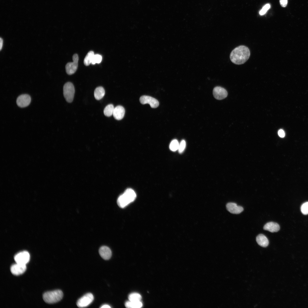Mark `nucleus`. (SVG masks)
<instances>
[{"label": "nucleus", "mask_w": 308, "mask_h": 308, "mask_svg": "<svg viewBox=\"0 0 308 308\" xmlns=\"http://www.w3.org/2000/svg\"><path fill=\"white\" fill-rule=\"evenodd\" d=\"M250 52L249 48L244 45L239 46L234 48L230 55L231 61L237 65L243 64L249 59Z\"/></svg>", "instance_id": "1"}, {"label": "nucleus", "mask_w": 308, "mask_h": 308, "mask_svg": "<svg viewBox=\"0 0 308 308\" xmlns=\"http://www.w3.org/2000/svg\"><path fill=\"white\" fill-rule=\"evenodd\" d=\"M136 195L135 191L132 189H128L118 198L117 203L118 206L123 208L135 199Z\"/></svg>", "instance_id": "2"}, {"label": "nucleus", "mask_w": 308, "mask_h": 308, "mask_svg": "<svg viewBox=\"0 0 308 308\" xmlns=\"http://www.w3.org/2000/svg\"><path fill=\"white\" fill-rule=\"evenodd\" d=\"M63 296L62 291L60 290H57L45 293L43 295V298L46 303L51 304L60 301Z\"/></svg>", "instance_id": "3"}, {"label": "nucleus", "mask_w": 308, "mask_h": 308, "mask_svg": "<svg viewBox=\"0 0 308 308\" xmlns=\"http://www.w3.org/2000/svg\"><path fill=\"white\" fill-rule=\"evenodd\" d=\"M74 92V88L72 83L68 82L64 84L63 88V95L67 102L71 103L72 101Z\"/></svg>", "instance_id": "4"}, {"label": "nucleus", "mask_w": 308, "mask_h": 308, "mask_svg": "<svg viewBox=\"0 0 308 308\" xmlns=\"http://www.w3.org/2000/svg\"><path fill=\"white\" fill-rule=\"evenodd\" d=\"M94 299L93 294L91 293H88L78 299L76 304L79 307H86L90 305Z\"/></svg>", "instance_id": "5"}, {"label": "nucleus", "mask_w": 308, "mask_h": 308, "mask_svg": "<svg viewBox=\"0 0 308 308\" xmlns=\"http://www.w3.org/2000/svg\"><path fill=\"white\" fill-rule=\"evenodd\" d=\"M73 62L67 63L66 65V73L69 75L74 74L78 66V57L77 54H74L72 57Z\"/></svg>", "instance_id": "6"}, {"label": "nucleus", "mask_w": 308, "mask_h": 308, "mask_svg": "<svg viewBox=\"0 0 308 308\" xmlns=\"http://www.w3.org/2000/svg\"><path fill=\"white\" fill-rule=\"evenodd\" d=\"M30 259V254L26 251L19 252L14 257L15 261L16 263L24 264H27L29 262Z\"/></svg>", "instance_id": "7"}, {"label": "nucleus", "mask_w": 308, "mask_h": 308, "mask_svg": "<svg viewBox=\"0 0 308 308\" xmlns=\"http://www.w3.org/2000/svg\"><path fill=\"white\" fill-rule=\"evenodd\" d=\"M139 100L141 104H148L153 108L157 107L159 104V102L157 100L149 96H142L140 97Z\"/></svg>", "instance_id": "8"}, {"label": "nucleus", "mask_w": 308, "mask_h": 308, "mask_svg": "<svg viewBox=\"0 0 308 308\" xmlns=\"http://www.w3.org/2000/svg\"><path fill=\"white\" fill-rule=\"evenodd\" d=\"M31 101V97L29 95L27 94H23L17 97L16 103L19 107L24 108L29 105Z\"/></svg>", "instance_id": "9"}, {"label": "nucleus", "mask_w": 308, "mask_h": 308, "mask_svg": "<svg viewBox=\"0 0 308 308\" xmlns=\"http://www.w3.org/2000/svg\"><path fill=\"white\" fill-rule=\"evenodd\" d=\"M213 94L215 98L221 100L227 97L228 93L224 88L220 86H216L213 90Z\"/></svg>", "instance_id": "10"}, {"label": "nucleus", "mask_w": 308, "mask_h": 308, "mask_svg": "<svg viewBox=\"0 0 308 308\" xmlns=\"http://www.w3.org/2000/svg\"><path fill=\"white\" fill-rule=\"evenodd\" d=\"M26 268V264L16 263L11 266L10 271L13 275H18L23 273Z\"/></svg>", "instance_id": "11"}, {"label": "nucleus", "mask_w": 308, "mask_h": 308, "mask_svg": "<svg viewBox=\"0 0 308 308\" xmlns=\"http://www.w3.org/2000/svg\"><path fill=\"white\" fill-rule=\"evenodd\" d=\"M227 210L230 213L233 214H239L244 210L243 208L238 206L237 204L233 202H229L226 204Z\"/></svg>", "instance_id": "12"}, {"label": "nucleus", "mask_w": 308, "mask_h": 308, "mask_svg": "<svg viewBox=\"0 0 308 308\" xmlns=\"http://www.w3.org/2000/svg\"><path fill=\"white\" fill-rule=\"evenodd\" d=\"M125 113L124 108L121 106H118L114 108L113 115L116 119L120 120L123 117Z\"/></svg>", "instance_id": "13"}, {"label": "nucleus", "mask_w": 308, "mask_h": 308, "mask_svg": "<svg viewBox=\"0 0 308 308\" xmlns=\"http://www.w3.org/2000/svg\"><path fill=\"white\" fill-rule=\"evenodd\" d=\"M99 252L102 258L105 260L109 259L112 256L111 250L106 246H103L101 247L99 249Z\"/></svg>", "instance_id": "14"}, {"label": "nucleus", "mask_w": 308, "mask_h": 308, "mask_svg": "<svg viewBox=\"0 0 308 308\" xmlns=\"http://www.w3.org/2000/svg\"><path fill=\"white\" fill-rule=\"evenodd\" d=\"M264 230L269 231L271 232H277L280 229V226L277 223L271 222L267 223L264 226Z\"/></svg>", "instance_id": "15"}, {"label": "nucleus", "mask_w": 308, "mask_h": 308, "mask_svg": "<svg viewBox=\"0 0 308 308\" xmlns=\"http://www.w3.org/2000/svg\"><path fill=\"white\" fill-rule=\"evenodd\" d=\"M256 241L260 246L264 247H267L269 244V240L265 236L262 234L258 235L256 238Z\"/></svg>", "instance_id": "16"}, {"label": "nucleus", "mask_w": 308, "mask_h": 308, "mask_svg": "<svg viewBox=\"0 0 308 308\" xmlns=\"http://www.w3.org/2000/svg\"><path fill=\"white\" fill-rule=\"evenodd\" d=\"M105 94V91L104 88L101 86L96 88L94 92V96L95 99L99 100L102 99Z\"/></svg>", "instance_id": "17"}, {"label": "nucleus", "mask_w": 308, "mask_h": 308, "mask_svg": "<svg viewBox=\"0 0 308 308\" xmlns=\"http://www.w3.org/2000/svg\"><path fill=\"white\" fill-rule=\"evenodd\" d=\"M126 307L128 308H139L142 307L143 304L140 301H127L125 303Z\"/></svg>", "instance_id": "18"}, {"label": "nucleus", "mask_w": 308, "mask_h": 308, "mask_svg": "<svg viewBox=\"0 0 308 308\" xmlns=\"http://www.w3.org/2000/svg\"><path fill=\"white\" fill-rule=\"evenodd\" d=\"M94 54V52L92 51H90L88 52L84 59V63L85 65L88 66L91 63Z\"/></svg>", "instance_id": "19"}, {"label": "nucleus", "mask_w": 308, "mask_h": 308, "mask_svg": "<svg viewBox=\"0 0 308 308\" xmlns=\"http://www.w3.org/2000/svg\"><path fill=\"white\" fill-rule=\"evenodd\" d=\"M114 107L113 105L110 104L104 108V113L106 116L110 117L113 114Z\"/></svg>", "instance_id": "20"}, {"label": "nucleus", "mask_w": 308, "mask_h": 308, "mask_svg": "<svg viewBox=\"0 0 308 308\" xmlns=\"http://www.w3.org/2000/svg\"><path fill=\"white\" fill-rule=\"evenodd\" d=\"M129 300L131 301H140L141 299V295L136 293H132L129 295Z\"/></svg>", "instance_id": "21"}, {"label": "nucleus", "mask_w": 308, "mask_h": 308, "mask_svg": "<svg viewBox=\"0 0 308 308\" xmlns=\"http://www.w3.org/2000/svg\"><path fill=\"white\" fill-rule=\"evenodd\" d=\"M179 143L177 140L175 139L173 140L171 142L169 145L170 149L173 151L178 150Z\"/></svg>", "instance_id": "22"}, {"label": "nucleus", "mask_w": 308, "mask_h": 308, "mask_svg": "<svg viewBox=\"0 0 308 308\" xmlns=\"http://www.w3.org/2000/svg\"><path fill=\"white\" fill-rule=\"evenodd\" d=\"M102 56L99 54H94L91 62L92 64H94L96 63H100L102 61Z\"/></svg>", "instance_id": "23"}, {"label": "nucleus", "mask_w": 308, "mask_h": 308, "mask_svg": "<svg viewBox=\"0 0 308 308\" xmlns=\"http://www.w3.org/2000/svg\"><path fill=\"white\" fill-rule=\"evenodd\" d=\"M301 211L304 215L308 214V202L303 203L301 206Z\"/></svg>", "instance_id": "24"}, {"label": "nucleus", "mask_w": 308, "mask_h": 308, "mask_svg": "<svg viewBox=\"0 0 308 308\" xmlns=\"http://www.w3.org/2000/svg\"><path fill=\"white\" fill-rule=\"evenodd\" d=\"M186 146V143L184 140H182L179 143V147L178 149L179 152V153H182L184 151Z\"/></svg>", "instance_id": "25"}, {"label": "nucleus", "mask_w": 308, "mask_h": 308, "mask_svg": "<svg viewBox=\"0 0 308 308\" xmlns=\"http://www.w3.org/2000/svg\"><path fill=\"white\" fill-rule=\"evenodd\" d=\"M270 5L269 4H267L265 5L262 9L260 11L259 14L260 15H264L267 11L270 8Z\"/></svg>", "instance_id": "26"}, {"label": "nucleus", "mask_w": 308, "mask_h": 308, "mask_svg": "<svg viewBox=\"0 0 308 308\" xmlns=\"http://www.w3.org/2000/svg\"><path fill=\"white\" fill-rule=\"evenodd\" d=\"M279 2L282 7H285L287 3V0H279Z\"/></svg>", "instance_id": "27"}, {"label": "nucleus", "mask_w": 308, "mask_h": 308, "mask_svg": "<svg viewBox=\"0 0 308 308\" xmlns=\"http://www.w3.org/2000/svg\"><path fill=\"white\" fill-rule=\"evenodd\" d=\"M278 134L281 137H283L285 136V133L283 130L282 129L279 130L278 131Z\"/></svg>", "instance_id": "28"}, {"label": "nucleus", "mask_w": 308, "mask_h": 308, "mask_svg": "<svg viewBox=\"0 0 308 308\" xmlns=\"http://www.w3.org/2000/svg\"><path fill=\"white\" fill-rule=\"evenodd\" d=\"M111 307L108 304H104L100 307L101 308H110Z\"/></svg>", "instance_id": "29"}, {"label": "nucleus", "mask_w": 308, "mask_h": 308, "mask_svg": "<svg viewBox=\"0 0 308 308\" xmlns=\"http://www.w3.org/2000/svg\"><path fill=\"white\" fill-rule=\"evenodd\" d=\"M3 39L1 38H0V50H1L3 45Z\"/></svg>", "instance_id": "30"}]
</instances>
